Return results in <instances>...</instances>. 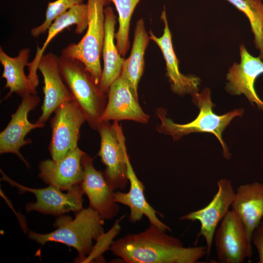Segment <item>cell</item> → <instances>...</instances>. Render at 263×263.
<instances>
[{"label": "cell", "instance_id": "obj_27", "mask_svg": "<svg viewBox=\"0 0 263 263\" xmlns=\"http://www.w3.org/2000/svg\"><path fill=\"white\" fill-rule=\"evenodd\" d=\"M252 242L258 252V263H263V221H261L254 230L251 237Z\"/></svg>", "mask_w": 263, "mask_h": 263}, {"label": "cell", "instance_id": "obj_14", "mask_svg": "<svg viewBox=\"0 0 263 263\" xmlns=\"http://www.w3.org/2000/svg\"><path fill=\"white\" fill-rule=\"evenodd\" d=\"M240 63H234L228 70L225 89L231 94H244L252 104L255 103L263 110V101L254 87L256 79L263 74V60L252 56L243 44L240 46Z\"/></svg>", "mask_w": 263, "mask_h": 263}, {"label": "cell", "instance_id": "obj_13", "mask_svg": "<svg viewBox=\"0 0 263 263\" xmlns=\"http://www.w3.org/2000/svg\"><path fill=\"white\" fill-rule=\"evenodd\" d=\"M108 99L100 122L129 120L142 124L150 116L142 109L127 79L122 75L111 84Z\"/></svg>", "mask_w": 263, "mask_h": 263}, {"label": "cell", "instance_id": "obj_17", "mask_svg": "<svg viewBox=\"0 0 263 263\" xmlns=\"http://www.w3.org/2000/svg\"><path fill=\"white\" fill-rule=\"evenodd\" d=\"M161 19L164 24L163 35L158 38L150 30V39L154 41L161 51L166 62V75L169 78L171 90L179 95L192 94L197 92L200 79L195 75H185L179 70V60L173 47L172 35L168 24L165 6L162 12Z\"/></svg>", "mask_w": 263, "mask_h": 263}, {"label": "cell", "instance_id": "obj_25", "mask_svg": "<svg viewBox=\"0 0 263 263\" xmlns=\"http://www.w3.org/2000/svg\"><path fill=\"white\" fill-rule=\"evenodd\" d=\"M114 3L118 15L119 27L115 34L116 45L123 57L130 46L129 31L131 20L133 11L140 0H111Z\"/></svg>", "mask_w": 263, "mask_h": 263}, {"label": "cell", "instance_id": "obj_16", "mask_svg": "<svg viewBox=\"0 0 263 263\" xmlns=\"http://www.w3.org/2000/svg\"><path fill=\"white\" fill-rule=\"evenodd\" d=\"M85 153L77 147L61 159L42 160L39 164L38 176L44 183L62 191L80 185L84 174L82 158Z\"/></svg>", "mask_w": 263, "mask_h": 263}, {"label": "cell", "instance_id": "obj_19", "mask_svg": "<svg viewBox=\"0 0 263 263\" xmlns=\"http://www.w3.org/2000/svg\"><path fill=\"white\" fill-rule=\"evenodd\" d=\"M231 207L251 241L252 233L263 217V184L255 182L240 186Z\"/></svg>", "mask_w": 263, "mask_h": 263}, {"label": "cell", "instance_id": "obj_18", "mask_svg": "<svg viewBox=\"0 0 263 263\" xmlns=\"http://www.w3.org/2000/svg\"><path fill=\"white\" fill-rule=\"evenodd\" d=\"M127 176L130 183L128 192L116 191L114 192V201L128 207L130 213L129 220L131 223L139 222L143 216L148 218L150 224L153 225L164 231H171V228L163 223L157 216L159 214L147 201L145 195V186L137 178L129 156L127 159Z\"/></svg>", "mask_w": 263, "mask_h": 263}, {"label": "cell", "instance_id": "obj_9", "mask_svg": "<svg viewBox=\"0 0 263 263\" xmlns=\"http://www.w3.org/2000/svg\"><path fill=\"white\" fill-rule=\"evenodd\" d=\"M217 258L222 263H241L252 255L251 241L238 217L229 210L215 233Z\"/></svg>", "mask_w": 263, "mask_h": 263}, {"label": "cell", "instance_id": "obj_24", "mask_svg": "<svg viewBox=\"0 0 263 263\" xmlns=\"http://www.w3.org/2000/svg\"><path fill=\"white\" fill-rule=\"evenodd\" d=\"M248 18L254 35L256 48L263 60V0H226Z\"/></svg>", "mask_w": 263, "mask_h": 263}, {"label": "cell", "instance_id": "obj_8", "mask_svg": "<svg viewBox=\"0 0 263 263\" xmlns=\"http://www.w3.org/2000/svg\"><path fill=\"white\" fill-rule=\"evenodd\" d=\"M50 121L52 136L48 150L53 160H58L77 146L80 129L86 119L73 100L61 104Z\"/></svg>", "mask_w": 263, "mask_h": 263}, {"label": "cell", "instance_id": "obj_11", "mask_svg": "<svg viewBox=\"0 0 263 263\" xmlns=\"http://www.w3.org/2000/svg\"><path fill=\"white\" fill-rule=\"evenodd\" d=\"M218 190L211 201L204 207L191 211L179 218L181 221H198L201 224L199 235L206 240L207 255H210L216 227L229 210L235 192L229 180L217 182Z\"/></svg>", "mask_w": 263, "mask_h": 263}, {"label": "cell", "instance_id": "obj_26", "mask_svg": "<svg viewBox=\"0 0 263 263\" xmlns=\"http://www.w3.org/2000/svg\"><path fill=\"white\" fill-rule=\"evenodd\" d=\"M83 0H56L48 2L44 21L39 25L32 28L31 35L38 38L48 31L54 20L73 7L83 3Z\"/></svg>", "mask_w": 263, "mask_h": 263}, {"label": "cell", "instance_id": "obj_10", "mask_svg": "<svg viewBox=\"0 0 263 263\" xmlns=\"http://www.w3.org/2000/svg\"><path fill=\"white\" fill-rule=\"evenodd\" d=\"M16 112L6 128L0 133V153H12L16 154L27 168L30 164L24 159L19 149L23 146L31 144L30 139H25L32 130L42 128L45 125L32 123L28 119L29 113L34 110L40 102L37 94H30L23 96Z\"/></svg>", "mask_w": 263, "mask_h": 263}, {"label": "cell", "instance_id": "obj_20", "mask_svg": "<svg viewBox=\"0 0 263 263\" xmlns=\"http://www.w3.org/2000/svg\"><path fill=\"white\" fill-rule=\"evenodd\" d=\"M75 25V33L81 34L88 26V7L83 3L77 4L56 19L47 31V36L41 48L37 47L33 60L29 62L28 77L33 86L37 88L39 80L37 74L38 62L50 41L59 33L71 26Z\"/></svg>", "mask_w": 263, "mask_h": 263}, {"label": "cell", "instance_id": "obj_4", "mask_svg": "<svg viewBox=\"0 0 263 263\" xmlns=\"http://www.w3.org/2000/svg\"><path fill=\"white\" fill-rule=\"evenodd\" d=\"M58 66L61 76L73 100L83 112L90 127L97 130L107 104V94L100 89L80 61L60 55Z\"/></svg>", "mask_w": 263, "mask_h": 263}, {"label": "cell", "instance_id": "obj_12", "mask_svg": "<svg viewBox=\"0 0 263 263\" xmlns=\"http://www.w3.org/2000/svg\"><path fill=\"white\" fill-rule=\"evenodd\" d=\"M84 174L80 184L84 194L87 195L89 207L97 211L104 220L113 219L120 208L114 201L113 191L107 181L103 172L96 169L93 158L86 153L82 158Z\"/></svg>", "mask_w": 263, "mask_h": 263}, {"label": "cell", "instance_id": "obj_1", "mask_svg": "<svg viewBox=\"0 0 263 263\" xmlns=\"http://www.w3.org/2000/svg\"><path fill=\"white\" fill-rule=\"evenodd\" d=\"M150 224L144 231L112 242L113 253L127 263H196L206 246L185 247L178 238Z\"/></svg>", "mask_w": 263, "mask_h": 263}, {"label": "cell", "instance_id": "obj_2", "mask_svg": "<svg viewBox=\"0 0 263 263\" xmlns=\"http://www.w3.org/2000/svg\"><path fill=\"white\" fill-rule=\"evenodd\" d=\"M75 213L74 218L65 214L57 216L52 232L40 234L29 230L28 238L41 245L55 242L73 247L78 254L76 262L85 261L93 251L94 241L104 234V219L90 207Z\"/></svg>", "mask_w": 263, "mask_h": 263}, {"label": "cell", "instance_id": "obj_3", "mask_svg": "<svg viewBox=\"0 0 263 263\" xmlns=\"http://www.w3.org/2000/svg\"><path fill=\"white\" fill-rule=\"evenodd\" d=\"M192 95L193 102L200 109L197 117L187 124H177L166 116V110L159 108L156 113L161 121V124L157 128L158 132L171 135L174 140H178L183 136L192 132L212 133L221 144L224 157L229 159L230 154L223 140L222 133L233 118L242 116L243 109H235L219 115L213 111L214 104L211 102L209 88L204 89L200 93H194Z\"/></svg>", "mask_w": 263, "mask_h": 263}, {"label": "cell", "instance_id": "obj_15", "mask_svg": "<svg viewBox=\"0 0 263 263\" xmlns=\"http://www.w3.org/2000/svg\"><path fill=\"white\" fill-rule=\"evenodd\" d=\"M38 70L43 77L44 99L41 114L36 123L45 125L61 104L73 99L60 74L58 56L51 52L44 54L38 62Z\"/></svg>", "mask_w": 263, "mask_h": 263}, {"label": "cell", "instance_id": "obj_6", "mask_svg": "<svg viewBox=\"0 0 263 263\" xmlns=\"http://www.w3.org/2000/svg\"><path fill=\"white\" fill-rule=\"evenodd\" d=\"M97 131L100 137L98 153L106 169L104 176L111 188L124 190L129 183L127 176L128 156L125 138L118 121L100 122Z\"/></svg>", "mask_w": 263, "mask_h": 263}, {"label": "cell", "instance_id": "obj_21", "mask_svg": "<svg viewBox=\"0 0 263 263\" xmlns=\"http://www.w3.org/2000/svg\"><path fill=\"white\" fill-rule=\"evenodd\" d=\"M104 13L105 37L102 49L104 66L98 86L107 94L111 84L120 75L125 59L119 53L114 43L116 17L113 9L107 6Z\"/></svg>", "mask_w": 263, "mask_h": 263}, {"label": "cell", "instance_id": "obj_7", "mask_svg": "<svg viewBox=\"0 0 263 263\" xmlns=\"http://www.w3.org/2000/svg\"><path fill=\"white\" fill-rule=\"evenodd\" d=\"M0 172L1 180L8 182L11 187L17 188L19 194L29 192L35 195L36 202L25 205L27 212L35 211L44 214L59 216L70 211L75 213L83 208L84 193L80 185L67 191L66 193H63L59 188L53 185L45 188H33L13 181L1 169Z\"/></svg>", "mask_w": 263, "mask_h": 263}, {"label": "cell", "instance_id": "obj_22", "mask_svg": "<svg viewBox=\"0 0 263 263\" xmlns=\"http://www.w3.org/2000/svg\"><path fill=\"white\" fill-rule=\"evenodd\" d=\"M30 49L24 48L21 49L17 56L12 57L0 48V62L3 71L2 77L6 80L5 88L9 89L3 99L10 97L15 93L20 97L30 94H37L36 89L34 87L28 75L24 73V68L28 64Z\"/></svg>", "mask_w": 263, "mask_h": 263}, {"label": "cell", "instance_id": "obj_23", "mask_svg": "<svg viewBox=\"0 0 263 263\" xmlns=\"http://www.w3.org/2000/svg\"><path fill=\"white\" fill-rule=\"evenodd\" d=\"M150 39L144 19L141 18L136 23L131 52L129 57L125 59L121 73L129 82L137 98L138 86L144 70V55Z\"/></svg>", "mask_w": 263, "mask_h": 263}, {"label": "cell", "instance_id": "obj_5", "mask_svg": "<svg viewBox=\"0 0 263 263\" xmlns=\"http://www.w3.org/2000/svg\"><path fill=\"white\" fill-rule=\"evenodd\" d=\"M111 0H87V31L77 43L67 45L61 56L76 59L82 62L98 85L102 73L101 57L105 37V8Z\"/></svg>", "mask_w": 263, "mask_h": 263}]
</instances>
